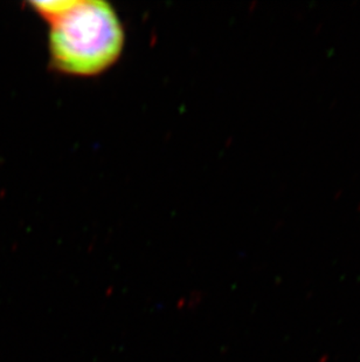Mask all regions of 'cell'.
Instances as JSON below:
<instances>
[{"label": "cell", "mask_w": 360, "mask_h": 362, "mask_svg": "<svg viewBox=\"0 0 360 362\" xmlns=\"http://www.w3.org/2000/svg\"><path fill=\"white\" fill-rule=\"evenodd\" d=\"M31 6L51 26L48 49L52 64L59 72L97 76L112 67L122 54V23L106 1H33Z\"/></svg>", "instance_id": "1"}]
</instances>
